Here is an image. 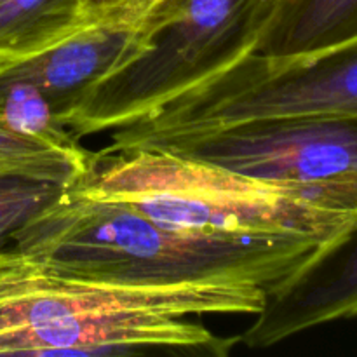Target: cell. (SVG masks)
Segmentation results:
<instances>
[{"label":"cell","instance_id":"cell-12","mask_svg":"<svg viewBox=\"0 0 357 357\" xmlns=\"http://www.w3.org/2000/svg\"><path fill=\"white\" fill-rule=\"evenodd\" d=\"M89 152L63 149L0 126V174L35 178L68 188L82 176Z\"/></svg>","mask_w":357,"mask_h":357},{"label":"cell","instance_id":"cell-7","mask_svg":"<svg viewBox=\"0 0 357 357\" xmlns=\"http://www.w3.org/2000/svg\"><path fill=\"white\" fill-rule=\"evenodd\" d=\"M357 317V222L267 291L241 342L268 349L312 328Z\"/></svg>","mask_w":357,"mask_h":357},{"label":"cell","instance_id":"cell-14","mask_svg":"<svg viewBox=\"0 0 357 357\" xmlns=\"http://www.w3.org/2000/svg\"><path fill=\"white\" fill-rule=\"evenodd\" d=\"M162 0H86L89 23L138 28Z\"/></svg>","mask_w":357,"mask_h":357},{"label":"cell","instance_id":"cell-1","mask_svg":"<svg viewBox=\"0 0 357 357\" xmlns=\"http://www.w3.org/2000/svg\"><path fill=\"white\" fill-rule=\"evenodd\" d=\"M267 289L250 284L135 286L47 267L14 248L0 251V356L230 354L188 316H257Z\"/></svg>","mask_w":357,"mask_h":357},{"label":"cell","instance_id":"cell-3","mask_svg":"<svg viewBox=\"0 0 357 357\" xmlns=\"http://www.w3.org/2000/svg\"><path fill=\"white\" fill-rule=\"evenodd\" d=\"M72 188L190 236L307 237L330 243L357 222L284 185L155 146H103Z\"/></svg>","mask_w":357,"mask_h":357},{"label":"cell","instance_id":"cell-9","mask_svg":"<svg viewBox=\"0 0 357 357\" xmlns=\"http://www.w3.org/2000/svg\"><path fill=\"white\" fill-rule=\"evenodd\" d=\"M357 37V0H279L253 52L314 54Z\"/></svg>","mask_w":357,"mask_h":357},{"label":"cell","instance_id":"cell-13","mask_svg":"<svg viewBox=\"0 0 357 357\" xmlns=\"http://www.w3.org/2000/svg\"><path fill=\"white\" fill-rule=\"evenodd\" d=\"M65 187L52 181L0 174V251L10 244L14 232L47 208Z\"/></svg>","mask_w":357,"mask_h":357},{"label":"cell","instance_id":"cell-2","mask_svg":"<svg viewBox=\"0 0 357 357\" xmlns=\"http://www.w3.org/2000/svg\"><path fill=\"white\" fill-rule=\"evenodd\" d=\"M307 237L190 236L68 187L10 248L58 271L135 286L250 284L272 289L326 246Z\"/></svg>","mask_w":357,"mask_h":357},{"label":"cell","instance_id":"cell-11","mask_svg":"<svg viewBox=\"0 0 357 357\" xmlns=\"http://www.w3.org/2000/svg\"><path fill=\"white\" fill-rule=\"evenodd\" d=\"M0 126L63 149H82L65 119L30 80L0 68Z\"/></svg>","mask_w":357,"mask_h":357},{"label":"cell","instance_id":"cell-8","mask_svg":"<svg viewBox=\"0 0 357 357\" xmlns=\"http://www.w3.org/2000/svg\"><path fill=\"white\" fill-rule=\"evenodd\" d=\"M143 45L138 28L91 23L38 54L0 63V68L35 84L68 124L91 91L138 58Z\"/></svg>","mask_w":357,"mask_h":357},{"label":"cell","instance_id":"cell-6","mask_svg":"<svg viewBox=\"0 0 357 357\" xmlns=\"http://www.w3.org/2000/svg\"><path fill=\"white\" fill-rule=\"evenodd\" d=\"M142 146L291 187L316 204L357 216V117L248 121Z\"/></svg>","mask_w":357,"mask_h":357},{"label":"cell","instance_id":"cell-10","mask_svg":"<svg viewBox=\"0 0 357 357\" xmlns=\"http://www.w3.org/2000/svg\"><path fill=\"white\" fill-rule=\"evenodd\" d=\"M87 24L86 0H0V63L38 54Z\"/></svg>","mask_w":357,"mask_h":357},{"label":"cell","instance_id":"cell-4","mask_svg":"<svg viewBox=\"0 0 357 357\" xmlns=\"http://www.w3.org/2000/svg\"><path fill=\"white\" fill-rule=\"evenodd\" d=\"M279 0H162L138 26L143 51L91 91L77 139L128 126L257 49Z\"/></svg>","mask_w":357,"mask_h":357},{"label":"cell","instance_id":"cell-5","mask_svg":"<svg viewBox=\"0 0 357 357\" xmlns=\"http://www.w3.org/2000/svg\"><path fill=\"white\" fill-rule=\"evenodd\" d=\"M357 117V37L314 54L248 52L136 124L143 142L185 138L248 121Z\"/></svg>","mask_w":357,"mask_h":357}]
</instances>
